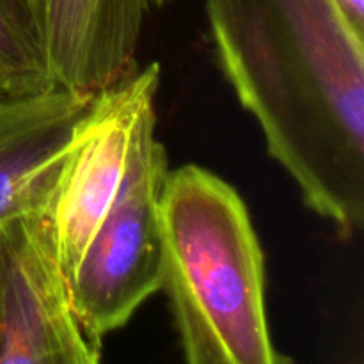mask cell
Returning <instances> with one entry per match:
<instances>
[{
  "mask_svg": "<svg viewBox=\"0 0 364 364\" xmlns=\"http://www.w3.org/2000/svg\"><path fill=\"white\" fill-rule=\"evenodd\" d=\"M219 66L302 203L364 226V31L336 0H205Z\"/></svg>",
  "mask_w": 364,
  "mask_h": 364,
  "instance_id": "6da1fadb",
  "label": "cell"
},
{
  "mask_svg": "<svg viewBox=\"0 0 364 364\" xmlns=\"http://www.w3.org/2000/svg\"><path fill=\"white\" fill-rule=\"evenodd\" d=\"M162 283L191 364H283L267 316L265 258L247 206L212 171H167Z\"/></svg>",
  "mask_w": 364,
  "mask_h": 364,
  "instance_id": "7a4b0ae2",
  "label": "cell"
},
{
  "mask_svg": "<svg viewBox=\"0 0 364 364\" xmlns=\"http://www.w3.org/2000/svg\"><path fill=\"white\" fill-rule=\"evenodd\" d=\"M159 63L95 92L57 176L46 223L68 281L116 201L142 137L156 128Z\"/></svg>",
  "mask_w": 364,
  "mask_h": 364,
  "instance_id": "3957f363",
  "label": "cell"
},
{
  "mask_svg": "<svg viewBox=\"0 0 364 364\" xmlns=\"http://www.w3.org/2000/svg\"><path fill=\"white\" fill-rule=\"evenodd\" d=\"M167 171L166 146L153 128L142 137L112 208L70 279L78 320L100 345L160 291V196Z\"/></svg>",
  "mask_w": 364,
  "mask_h": 364,
  "instance_id": "277c9868",
  "label": "cell"
},
{
  "mask_svg": "<svg viewBox=\"0 0 364 364\" xmlns=\"http://www.w3.org/2000/svg\"><path fill=\"white\" fill-rule=\"evenodd\" d=\"M45 213L0 223V364H96Z\"/></svg>",
  "mask_w": 364,
  "mask_h": 364,
  "instance_id": "5b68a950",
  "label": "cell"
},
{
  "mask_svg": "<svg viewBox=\"0 0 364 364\" xmlns=\"http://www.w3.org/2000/svg\"><path fill=\"white\" fill-rule=\"evenodd\" d=\"M55 87L95 92L139 68L146 16L171 0H25Z\"/></svg>",
  "mask_w": 364,
  "mask_h": 364,
  "instance_id": "8992f818",
  "label": "cell"
},
{
  "mask_svg": "<svg viewBox=\"0 0 364 364\" xmlns=\"http://www.w3.org/2000/svg\"><path fill=\"white\" fill-rule=\"evenodd\" d=\"M91 92L50 87L0 103V223L46 213Z\"/></svg>",
  "mask_w": 364,
  "mask_h": 364,
  "instance_id": "52a82bcc",
  "label": "cell"
},
{
  "mask_svg": "<svg viewBox=\"0 0 364 364\" xmlns=\"http://www.w3.org/2000/svg\"><path fill=\"white\" fill-rule=\"evenodd\" d=\"M0 63L41 87H55L25 0H0Z\"/></svg>",
  "mask_w": 364,
  "mask_h": 364,
  "instance_id": "ba28073f",
  "label": "cell"
},
{
  "mask_svg": "<svg viewBox=\"0 0 364 364\" xmlns=\"http://www.w3.org/2000/svg\"><path fill=\"white\" fill-rule=\"evenodd\" d=\"M41 91H46V87H41L36 82L21 77L20 73L0 63V103L21 98V96L36 95V92Z\"/></svg>",
  "mask_w": 364,
  "mask_h": 364,
  "instance_id": "9c48e42d",
  "label": "cell"
},
{
  "mask_svg": "<svg viewBox=\"0 0 364 364\" xmlns=\"http://www.w3.org/2000/svg\"><path fill=\"white\" fill-rule=\"evenodd\" d=\"M338 6L341 7L348 20L359 28L364 31V0H336Z\"/></svg>",
  "mask_w": 364,
  "mask_h": 364,
  "instance_id": "30bf717a",
  "label": "cell"
}]
</instances>
